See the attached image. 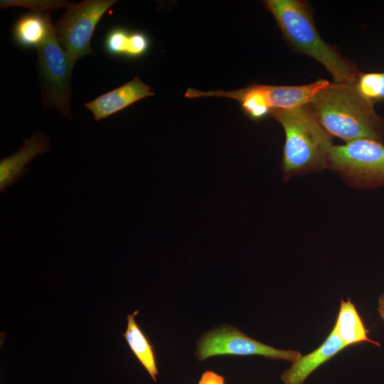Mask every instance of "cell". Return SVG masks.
Here are the masks:
<instances>
[{
  "mask_svg": "<svg viewBox=\"0 0 384 384\" xmlns=\"http://www.w3.org/2000/svg\"><path fill=\"white\" fill-rule=\"evenodd\" d=\"M374 103L363 96L356 83L330 82L309 105L324 128L345 142L368 139L383 142L384 119Z\"/></svg>",
  "mask_w": 384,
  "mask_h": 384,
  "instance_id": "obj_1",
  "label": "cell"
},
{
  "mask_svg": "<svg viewBox=\"0 0 384 384\" xmlns=\"http://www.w3.org/2000/svg\"><path fill=\"white\" fill-rule=\"evenodd\" d=\"M264 5L274 17L289 45L319 62L331 73L333 82L356 83L361 72L334 46L326 43L316 28L311 9L302 0H266Z\"/></svg>",
  "mask_w": 384,
  "mask_h": 384,
  "instance_id": "obj_2",
  "label": "cell"
},
{
  "mask_svg": "<svg viewBox=\"0 0 384 384\" xmlns=\"http://www.w3.org/2000/svg\"><path fill=\"white\" fill-rule=\"evenodd\" d=\"M270 115L285 132L281 166L284 180L327 168L333 137L309 104L290 110H271Z\"/></svg>",
  "mask_w": 384,
  "mask_h": 384,
  "instance_id": "obj_3",
  "label": "cell"
},
{
  "mask_svg": "<svg viewBox=\"0 0 384 384\" xmlns=\"http://www.w3.org/2000/svg\"><path fill=\"white\" fill-rule=\"evenodd\" d=\"M327 168L338 174L349 186L358 188L384 185V144L360 139L334 145Z\"/></svg>",
  "mask_w": 384,
  "mask_h": 384,
  "instance_id": "obj_4",
  "label": "cell"
},
{
  "mask_svg": "<svg viewBox=\"0 0 384 384\" xmlns=\"http://www.w3.org/2000/svg\"><path fill=\"white\" fill-rule=\"evenodd\" d=\"M117 1L85 0L69 3L62 17L53 26L57 40L72 68L81 58L93 54L90 40L105 12Z\"/></svg>",
  "mask_w": 384,
  "mask_h": 384,
  "instance_id": "obj_5",
  "label": "cell"
},
{
  "mask_svg": "<svg viewBox=\"0 0 384 384\" xmlns=\"http://www.w3.org/2000/svg\"><path fill=\"white\" fill-rule=\"evenodd\" d=\"M36 50L43 107L55 108L64 117H70L73 68L57 40L53 27Z\"/></svg>",
  "mask_w": 384,
  "mask_h": 384,
  "instance_id": "obj_6",
  "label": "cell"
},
{
  "mask_svg": "<svg viewBox=\"0 0 384 384\" xmlns=\"http://www.w3.org/2000/svg\"><path fill=\"white\" fill-rule=\"evenodd\" d=\"M218 355H260L292 363L302 356L297 351L280 350L264 344L230 325H222L212 329L197 341L196 356L198 360L203 361Z\"/></svg>",
  "mask_w": 384,
  "mask_h": 384,
  "instance_id": "obj_7",
  "label": "cell"
},
{
  "mask_svg": "<svg viewBox=\"0 0 384 384\" xmlns=\"http://www.w3.org/2000/svg\"><path fill=\"white\" fill-rule=\"evenodd\" d=\"M151 88L135 77L124 85L102 94L84 105L92 113L96 121L107 118L134 102L154 95Z\"/></svg>",
  "mask_w": 384,
  "mask_h": 384,
  "instance_id": "obj_8",
  "label": "cell"
},
{
  "mask_svg": "<svg viewBox=\"0 0 384 384\" xmlns=\"http://www.w3.org/2000/svg\"><path fill=\"white\" fill-rule=\"evenodd\" d=\"M49 149L48 137L43 132H36L30 138L25 139L15 153L2 159L0 161L1 192L28 171V169H25V166L36 156L48 151Z\"/></svg>",
  "mask_w": 384,
  "mask_h": 384,
  "instance_id": "obj_9",
  "label": "cell"
},
{
  "mask_svg": "<svg viewBox=\"0 0 384 384\" xmlns=\"http://www.w3.org/2000/svg\"><path fill=\"white\" fill-rule=\"evenodd\" d=\"M347 345L333 329L324 342L314 351L302 356L281 375L284 384H303L309 375Z\"/></svg>",
  "mask_w": 384,
  "mask_h": 384,
  "instance_id": "obj_10",
  "label": "cell"
},
{
  "mask_svg": "<svg viewBox=\"0 0 384 384\" xmlns=\"http://www.w3.org/2000/svg\"><path fill=\"white\" fill-rule=\"evenodd\" d=\"M328 80L320 79L302 85H261L271 110H290L308 105L314 96L329 85Z\"/></svg>",
  "mask_w": 384,
  "mask_h": 384,
  "instance_id": "obj_11",
  "label": "cell"
},
{
  "mask_svg": "<svg viewBox=\"0 0 384 384\" xmlns=\"http://www.w3.org/2000/svg\"><path fill=\"white\" fill-rule=\"evenodd\" d=\"M50 12H31L16 22L14 38L23 48H37L47 38L53 28Z\"/></svg>",
  "mask_w": 384,
  "mask_h": 384,
  "instance_id": "obj_12",
  "label": "cell"
},
{
  "mask_svg": "<svg viewBox=\"0 0 384 384\" xmlns=\"http://www.w3.org/2000/svg\"><path fill=\"white\" fill-rule=\"evenodd\" d=\"M333 329L347 346L362 342H369L378 347L380 346L368 337V331L349 297L347 301L341 300L338 314Z\"/></svg>",
  "mask_w": 384,
  "mask_h": 384,
  "instance_id": "obj_13",
  "label": "cell"
},
{
  "mask_svg": "<svg viewBox=\"0 0 384 384\" xmlns=\"http://www.w3.org/2000/svg\"><path fill=\"white\" fill-rule=\"evenodd\" d=\"M104 48L113 56L136 58L144 54L149 48V39L142 32H130L124 28H112L105 36Z\"/></svg>",
  "mask_w": 384,
  "mask_h": 384,
  "instance_id": "obj_14",
  "label": "cell"
},
{
  "mask_svg": "<svg viewBox=\"0 0 384 384\" xmlns=\"http://www.w3.org/2000/svg\"><path fill=\"white\" fill-rule=\"evenodd\" d=\"M137 311L127 315V326L123 337L126 339L131 351L144 366L154 381L159 374L156 356L152 345L135 321Z\"/></svg>",
  "mask_w": 384,
  "mask_h": 384,
  "instance_id": "obj_15",
  "label": "cell"
},
{
  "mask_svg": "<svg viewBox=\"0 0 384 384\" xmlns=\"http://www.w3.org/2000/svg\"><path fill=\"white\" fill-rule=\"evenodd\" d=\"M356 85L360 92L374 104L384 100V73H361Z\"/></svg>",
  "mask_w": 384,
  "mask_h": 384,
  "instance_id": "obj_16",
  "label": "cell"
},
{
  "mask_svg": "<svg viewBox=\"0 0 384 384\" xmlns=\"http://www.w3.org/2000/svg\"><path fill=\"white\" fill-rule=\"evenodd\" d=\"M70 2L64 0H1L0 8L20 6L33 12H50L51 10L66 8Z\"/></svg>",
  "mask_w": 384,
  "mask_h": 384,
  "instance_id": "obj_17",
  "label": "cell"
},
{
  "mask_svg": "<svg viewBox=\"0 0 384 384\" xmlns=\"http://www.w3.org/2000/svg\"><path fill=\"white\" fill-rule=\"evenodd\" d=\"M198 384H225V378L214 371L206 370L201 375Z\"/></svg>",
  "mask_w": 384,
  "mask_h": 384,
  "instance_id": "obj_18",
  "label": "cell"
},
{
  "mask_svg": "<svg viewBox=\"0 0 384 384\" xmlns=\"http://www.w3.org/2000/svg\"><path fill=\"white\" fill-rule=\"evenodd\" d=\"M378 311L381 318L384 321V292L380 296L379 298Z\"/></svg>",
  "mask_w": 384,
  "mask_h": 384,
  "instance_id": "obj_19",
  "label": "cell"
}]
</instances>
